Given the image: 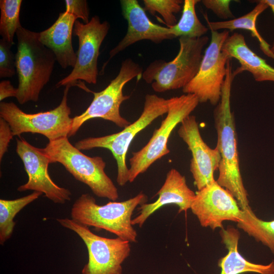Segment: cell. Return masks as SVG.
I'll return each mask as SVG.
<instances>
[{"label":"cell","instance_id":"ac0fdd59","mask_svg":"<svg viewBox=\"0 0 274 274\" xmlns=\"http://www.w3.org/2000/svg\"><path fill=\"white\" fill-rule=\"evenodd\" d=\"M77 18L65 11L59 13L56 21L48 28L39 32L40 42L54 54L62 68L74 67L77 54L72 45V32Z\"/></svg>","mask_w":274,"mask_h":274},{"label":"cell","instance_id":"7c38bea8","mask_svg":"<svg viewBox=\"0 0 274 274\" xmlns=\"http://www.w3.org/2000/svg\"><path fill=\"white\" fill-rule=\"evenodd\" d=\"M110 27L108 21L101 22L97 16L92 17L87 23L76 21L73 31L79 41L76 62L71 73L56 84L57 87L75 86L78 80L96 84L99 49Z\"/></svg>","mask_w":274,"mask_h":274},{"label":"cell","instance_id":"f546056e","mask_svg":"<svg viewBox=\"0 0 274 274\" xmlns=\"http://www.w3.org/2000/svg\"><path fill=\"white\" fill-rule=\"evenodd\" d=\"M14 136L9 123L0 118V160L8 151V147Z\"/></svg>","mask_w":274,"mask_h":274},{"label":"cell","instance_id":"7402d4cb","mask_svg":"<svg viewBox=\"0 0 274 274\" xmlns=\"http://www.w3.org/2000/svg\"><path fill=\"white\" fill-rule=\"evenodd\" d=\"M237 226L267 247L274 255V220L264 221L259 219L250 207L242 210Z\"/></svg>","mask_w":274,"mask_h":274},{"label":"cell","instance_id":"4fadbf2b","mask_svg":"<svg viewBox=\"0 0 274 274\" xmlns=\"http://www.w3.org/2000/svg\"><path fill=\"white\" fill-rule=\"evenodd\" d=\"M195 193L190 210L202 227L222 229L225 221H240L242 210L236 200L216 181Z\"/></svg>","mask_w":274,"mask_h":274},{"label":"cell","instance_id":"4dcf8cb0","mask_svg":"<svg viewBox=\"0 0 274 274\" xmlns=\"http://www.w3.org/2000/svg\"><path fill=\"white\" fill-rule=\"evenodd\" d=\"M17 88H14L9 80H3L0 82V101L9 97H16Z\"/></svg>","mask_w":274,"mask_h":274},{"label":"cell","instance_id":"cb8c5ba5","mask_svg":"<svg viewBox=\"0 0 274 274\" xmlns=\"http://www.w3.org/2000/svg\"><path fill=\"white\" fill-rule=\"evenodd\" d=\"M199 0H184L182 16L177 22L169 27L175 38L187 37L197 38L204 36L209 28L202 24L198 18L196 11V5Z\"/></svg>","mask_w":274,"mask_h":274},{"label":"cell","instance_id":"9c48e42d","mask_svg":"<svg viewBox=\"0 0 274 274\" xmlns=\"http://www.w3.org/2000/svg\"><path fill=\"white\" fill-rule=\"evenodd\" d=\"M63 227L75 232L86 246L88 260L82 274H122V264L129 256L130 242L119 237L110 238L92 232L89 227L72 218H57Z\"/></svg>","mask_w":274,"mask_h":274},{"label":"cell","instance_id":"ffe728a7","mask_svg":"<svg viewBox=\"0 0 274 274\" xmlns=\"http://www.w3.org/2000/svg\"><path fill=\"white\" fill-rule=\"evenodd\" d=\"M222 242L228 250L227 254L220 258L218 266L220 274H241L254 272L259 274H274V261L268 264H257L246 259L238 250L240 237L239 231L232 226L220 231Z\"/></svg>","mask_w":274,"mask_h":274},{"label":"cell","instance_id":"9a60e30c","mask_svg":"<svg viewBox=\"0 0 274 274\" xmlns=\"http://www.w3.org/2000/svg\"><path fill=\"white\" fill-rule=\"evenodd\" d=\"M180 124L178 133L191 152L190 171L199 190L216 181L214 174L219 167L220 153L217 147L211 148L204 142L195 116H187Z\"/></svg>","mask_w":274,"mask_h":274},{"label":"cell","instance_id":"5bb4252c","mask_svg":"<svg viewBox=\"0 0 274 274\" xmlns=\"http://www.w3.org/2000/svg\"><path fill=\"white\" fill-rule=\"evenodd\" d=\"M16 152L23 163L28 178L25 184L17 188L18 191L40 192L55 203L63 204L70 200L71 191L58 186L50 177L48 168L50 161L40 148L23 139H16Z\"/></svg>","mask_w":274,"mask_h":274},{"label":"cell","instance_id":"30bf717a","mask_svg":"<svg viewBox=\"0 0 274 274\" xmlns=\"http://www.w3.org/2000/svg\"><path fill=\"white\" fill-rule=\"evenodd\" d=\"M143 70L137 63L127 58L121 63L119 72L110 84L100 92H93L94 98L89 106L81 115L73 118V124L68 137L74 135L87 121L100 118L111 121L118 126L125 128L130 122L123 117L120 112L121 104L129 98L124 95L125 84L135 77L139 79Z\"/></svg>","mask_w":274,"mask_h":274},{"label":"cell","instance_id":"7a4b0ae2","mask_svg":"<svg viewBox=\"0 0 274 274\" xmlns=\"http://www.w3.org/2000/svg\"><path fill=\"white\" fill-rule=\"evenodd\" d=\"M16 35L15 65L18 79L16 98L23 105L39 100L41 90L50 80L56 59L53 52L40 42L39 32L21 26Z\"/></svg>","mask_w":274,"mask_h":274},{"label":"cell","instance_id":"44dd1931","mask_svg":"<svg viewBox=\"0 0 274 274\" xmlns=\"http://www.w3.org/2000/svg\"><path fill=\"white\" fill-rule=\"evenodd\" d=\"M257 4L249 13L238 18L222 21H210L207 13L203 14L208 26L211 31L220 29L233 31L235 29H242L251 32L253 37L256 38L259 43L260 49L268 57L274 59V53L270 50V45L261 37L256 27L258 17L267 9L269 6L264 0L256 1Z\"/></svg>","mask_w":274,"mask_h":274},{"label":"cell","instance_id":"2e32d148","mask_svg":"<svg viewBox=\"0 0 274 274\" xmlns=\"http://www.w3.org/2000/svg\"><path fill=\"white\" fill-rule=\"evenodd\" d=\"M120 4L122 15L127 22V31L121 41L110 51L109 60L103 65L101 72L112 58L137 42L147 40L157 44L175 39L169 27L156 24L149 19L138 1L121 0Z\"/></svg>","mask_w":274,"mask_h":274},{"label":"cell","instance_id":"3957f363","mask_svg":"<svg viewBox=\"0 0 274 274\" xmlns=\"http://www.w3.org/2000/svg\"><path fill=\"white\" fill-rule=\"evenodd\" d=\"M147 201V195L140 192L125 201H111L99 205L93 196L84 193L73 203L71 216L73 220L88 227L104 229L123 240L135 243L138 234L131 217L137 207Z\"/></svg>","mask_w":274,"mask_h":274},{"label":"cell","instance_id":"d6986e66","mask_svg":"<svg viewBox=\"0 0 274 274\" xmlns=\"http://www.w3.org/2000/svg\"><path fill=\"white\" fill-rule=\"evenodd\" d=\"M222 51L231 59H236L241 65L232 72L233 78L241 73L247 71L256 81L274 82V67L249 48L242 34L234 32L229 36L222 47Z\"/></svg>","mask_w":274,"mask_h":274},{"label":"cell","instance_id":"603a6c76","mask_svg":"<svg viewBox=\"0 0 274 274\" xmlns=\"http://www.w3.org/2000/svg\"><path fill=\"white\" fill-rule=\"evenodd\" d=\"M42 193L33 191L26 196L13 200L0 199V244L4 245L12 236L16 215L25 207L38 199Z\"/></svg>","mask_w":274,"mask_h":274},{"label":"cell","instance_id":"ba28073f","mask_svg":"<svg viewBox=\"0 0 274 274\" xmlns=\"http://www.w3.org/2000/svg\"><path fill=\"white\" fill-rule=\"evenodd\" d=\"M169 99L167 115L159 127L154 130L143 148L132 153L128 169L130 183L145 172L154 162L170 152L167 142L172 132L183 119L190 115L199 103L197 97L193 94H185Z\"/></svg>","mask_w":274,"mask_h":274},{"label":"cell","instance_id":"5b68a950","mask_svg":"<svg viewBox=\"0 0 274 274\" xmlns=\"http://www.w3.org/2000/svg\"><path fill=\"white\" fill-rule=\"evenodd\" d=\"M180 49L170 61L157 59L151 62L143 72L142 78L151 84L154 91L163 92L183 88L195 77L203 57L202 50L209 38H179Z\"/></svg>","mask_w":274,"mask_h":274},{"label":"cell","instance_id":"e0dca14e","mask_svg":"<svg viewBox=\"0 0 274 274\" xmlns=\"http://www.w3.org/2000/svg\"><path fill=\"white\" fill-rule=\"evenodd\" d=\"M156 194L158 198L155 201L139 206L138 215L132 219L133 226L142 227L151 215L167 204H175L179 207V213L186 212L190 209L196 193L188 187L185 176L176 169L172 168Z\"/></svg>","mask_w":274,"mask_h":274},{"label":"cell","instance_id":"4316f807","mask_svg":"<svg viewBox=\"0 0 274 274\" xmlns=\"http://www.w3.org/2000/svg\"><path fill=\"white\" fill-rule=\"evenodd\" d=\"M12 45L5 40H0V77H12L16 71L15 55L11 48Z\"/></svg>","mask_w":274,"mask_h":274},{"label":"cell","instance_id":"484cf974","mask_svg":"<svg viewBox=\"0 0 274 274\" xmlns=\"http://www.w3.org/2000/svg\"><path fill=\"white\" fill-rule=\"evenodd\" d=\"M143 3L145 10L153 15H154L156 13H159L164 20V22H165L164 24L169 27L177 23V19L175 14L181 11V5L184 1L182 0H144Z\"/></svg>","mask_w":274,"mask_h":274},{"label":"cell","instance_id":"6da1fadb","mask_svg":"<svg viewBox=\"0 0 274 274\" xmlns=\"http://www.w3.org/2000/svg\"><path fill=\"white\" fill-rule=\"evenodd\" d=\"M227 73L222 87L221 97L214 111L215 127L217 134L218 148L221 155L216 180L228 190L236 200L242 210L250 208L248 194L242 179L237 146V135L230 97L232 76V65L229 60Z\"/></svg>","mask_w":274,"mask_h":274},{"label":"cell","instance_id":"1f68e13d","mask_svg":"<svg viewBox=\"0 0 274 274\" xmlns=\"http://www.w3.org/2000/svg\"><path fill=\"white\" fill-rule=\"evenodd\" d=\"M264 1L268 5L269 7L270 8L274 15V0H264ZM270 50L272 52L274 53V41L271 47L270 48Z\"/></svg>","mask_w":274,"mask_h":274},{"label":"cell","instance_id":"83f0119b","mask_svg":"<svg viewBox=\"0 0 274 274\" xmlns=\"http://www.w3.org/2000/svg\"><path fill=\"white\" fill-rule=\"evenodd\" d=\"M202 4L212 10L218 17L226 20L235 18L230 9V0H202Z\"/></svg>","mask_w":274,"mask_h":274},{"label":"cell","instance_id":"277c9868","mask_svg":"<svg viewBox=\"0 0 274 274\" xmlns=\"http://www.w3.org/2000/svg\"><path fill=\"white\" fill-rule=\"evenodd\" d=\"M41 151L50 163H61L76 180L87 185L97 196L116 201L118 189L105 171L106 162L100 156L90 157L81 152L68 137L49 141Z\"/></svg>","mask_w":274,"mask_h":274},{"label":"cell","instance_id":"f1b7e54d","mask_svg":"<svg viewBox=\"0 0 274 274\" xmlns=\"http://www.w3.org/2000/svg\"><path fill=\"white\" fill-rule=\"evenodd\" d=\"M65 12L74 15L77 19H81L87 23L89 17V10L86 0H65Z\"/></svg>","mask_w":274,"mask_h":274},{"label":"cell","instance_id":"52a82bcc","mask_svg":"<svg viewBox=\"0 0 274 274\" xmlns=\"http://www.w3.org/2000/svg\"><path fill=\"white\" fill-rule=\"evenodd\" d=\"M71 85L65 86L59 105L55 109L35 114H28L12 102H1L0 116L9 124L14 136L30 132L39 133L49 141L68 137L71 132L73 118L67 105V95Z\"/></svg>","mask_w":274,"mask_h":274},{"label":"cell","instance_id":"8fae6325","mask_svg":"<svg viewBox=\"0 0 274 274\" xmlns=\"http://www.w3.org/2000/svg\"><path fill=\"white\" fill-rule=\"evenodd\" d=\"M211 39L195 77L183 89L185 94H194L199 102L217 106L220 101L222 87L227 73L226 64L231 58L222 47L229 31H211Z\"/></svg>","mask_w":274,"mask_h":274},{"label":"cell","instance_id":"d4e9b609","mask_svg":"<svg viewBox=\"0 0 274 274\" xmlns=\"http://www.w3.org/2000/svg\"><path fill=\"white\" fill-rule=\"evenodd\" d=\"M21 0L0 1V35L3 40L14 45V37L21 26L19 14Z\"/></svg>","mask_w":274,"mask_h":274},{"label":"cell","instance_id":"8992f818","mask_svg":"<svg viewBox=\"0 0 274 274\" xmlns=\"http://www.w3.org/2000/svg\"><path fill=\"white\" fill-rule=\"evenodd\" d=\"M169 99L156 94H147L143 111L133 123H130L120 132L99 136L89 137L75 143V146L81 150L102 148L109 150L117 164V182L123 186L128 182V169L126 164V155L132 141L135 135L157 118L167 114Z\"/></svg>","mask_w":274,"mask_h":274}]
</instances>
